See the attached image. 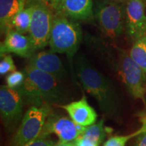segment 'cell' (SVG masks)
<instances>
[{
  "instance_id": "6da1fadb",
  "label": "cell",
  "mask_w": 146,
  "mask_h": 146,
  "mask_svg": "<svg viewBox=\"0 0 146 146\" xmlns=\"http://www.w3.org/2000/svg\"><path fill=\"white\" fill-rule=\"evenodd\" d=\"M25 81L16 89L24 102L31 106L60 104L65 102V95L60 80L52 74L27 64L24 68Z\"/></svg>"
},
{
  "instance_id": "7a4b0ae2",
  "label": "cell",
  "mask_w": 146,
  "mask_h": 146,
  "mask_svg": "<svg viewBox=\"0 0 146 146\" xmlns=\"http://www.w3.org/2000/svg\"><path fill=\"white\" fill-rule=\"evenodd\" d=\"M75 70L83 88L96 99L101 110L109 117L117 116L120 104L112 83L83 55L76 58Z\"/></svg>"
},
{
  "instance_id": "3957f363",
  "label": "cell",
  "mask_w": 146,
  "mask_h": 146,
  "mask_svg": "<svg viewBox=\"0 0 146 146\" xmlns=\"http://www.w3.org/2000/svg\"><path fill=\"white\" fill-rule=\"evenodd\" d=\"M81 39V29L78 24L61 14L54 16L49 41L52 52L72 58L77 52Z\"/></svg>"
},
{
  "instance_id": "277c9868",
  "label": "cell",
  "mask_w": 146,
  "mask_h": 146,
  "mask_svg": "<svg viewBox=\"0 0 146 146\" xmlns=\"http://www.w3.org/2000/svg\"><path fill=\"white\" fill-rule=\"evenodd\" d=\"M52 113L50 106L31 107L25 113L10 146H24L39 137Z\"/></svg>"
},
{
  "instance_id": "5b68a950",
  "label": "cell",
  "mask_w": 146,
  "mask_h": 146,
  "mask_svg": "<svg viewBox=\"0 0 146 146\" xmlns=\"http://www.w3.org/2000/svg\"><path fill=\"white\" fill-rule=\"evenodd\" d=\"M125 3L102 1L98 5L96 18L102 34L107 39H116L125 31Z\"/></svg>"
},
{
  "instance_id": "8992f818",
  "label": "cell",
  "mask_w": 146,
  "mask_h": 146,
  "mask_svg": "<svg viewBox=\"0 0 146 146\" xmlns=\"http://www.w3.org/2000/svg\"><path fill=\"white\" fill-rule=\"evenodd\" d=\"M118 70L122 81L131 96L145 104L146 76L129 53L118 51Z\"/></svg>"
},
{
  "instance_id": "52a82bcc",
  "label": "cell",
  "mask_w": 146,
  "mask_h": 146,
  "mask_svg": "<svg viewBox=\"0 0 146 146\" xmlns=\"http://www.w3.org/2000/svg\"><path fill=\"white\" fill-rule=\"evenodd\" d=\"M31 5L32 18L29 36L36 51L49 45L54 16L48 5L43 1H37Z\"/></svg>"
},
{
  "instance_id": "ba28073f",
  "label": "cell",
  "mask_w": 146,
  "mask_h": 146,
  "mask_svg": "<svg viewBox=\"0 0 146 146\" xmlns=\"http://www.w3.org/2000/svg\"><path fill=\"white\" fill-rule=\"evenodd\" d=\"M24 100L17 89L7 85L0 87V114L2 123L7 131L16 129L23 117Z\"/></svg>"
},
{
  "instance_id": "9c48e42d",
  "label": "cell",
  "mask_w": 146,
  "mask_h": 146,
  "mask_svg": "<svg viewBox=\"0 0 146 146\" xmlns=\"http://www.w3.org/2000/svg\"><path fill=\"white\" fill-rule=\"evenodd\" d=\"M85 127L76 124L70 117L51 114L45 122L39 137H49L56 135L59 141L72 142L80 136Z\"/></svg>"
},
{
  "instance_id": "30bf717a",
  "label": "cell",
  "mask_w": 146,
  "mask_h": 146,
  "mask_svg": "<svg viewBox=\"0 0 146 146\" xmlns=\"http://www.w3.org/2000/svg\"><path fill=\"white\" fill-rule=\"evenodd\" d=\"M125 31L133 42L146 35V14L143 0H128L125 3Z\"/></svg>"
},
{
  "instance_id": "8fae6325",
  "label": "cell",
  "mask_w": 146,
  "mask_h": 146,
  "mask_svg": "<svg viewBox=\"0 0 146 146\" xmlns=\"http://www.w3.org/2000/svg\"><path fill=\"white\" fill-rule=\"evenodd\" d=\"M35 50L30 36L25 35L14 29L9 31L0 45L1 56L13 53L23 58H29Z\"/></svg>"
},
{
  "instance_id": "7c38bea8",
  "label": "cell",
  "mask_w": 146,
  "mask_h": 146,
  "mask_svg": "<svg viewBox=\"0 0 146 146\" xmlns=\"http://www.w3.org/2000/svg\"><path fill=\"white\" fill-rule=\"evenodd\" d=\"M56 54L52 51L33 54L29 58L28 64L52 74L60 81L62 80L66 75V71L60 58Z\"/></svg>"
},
{
  "instance_id": "4fadbf2b",
  "label": "cell",
  "mask_w": 146,
  "mask_h": 146,
  "mask_svg": "<svg viewBox=\"0 0 146 146\" xmlns=\"http://www.w3.org/2000/svg\"><path fill=\"white\" fill-rule=\"evenodd\" d=\"M60 107L65 110L76 124L85 127L94 124L98 118L96 110L89 104L85 96L78 101L60 105Z\"/></svg>"
},
{
  "instance_id": "5bb4252c",
  "label": "cell",
  "mask_w": 146,
  "mask_h": 146,
  "mask_svg": "<svg viewBox=\"0 0 146 146\" xmlns=\"http://www.w3.org/2000/svg\"><path fill=\"white\" fill-rule=\"evenodd\" d=\"M56 11L75 20H88L94 15L93 0H61Z\"/></svg>"
},
{
  "instance_id": "9a60e30c",
  "label": "cell",
  "mask_w": 146,
  "mask_h": 146,
  "mask_svg": "<svg viewBox=\"0 0 146 146\" xmlns=\"http://www.w3.org/2000/svg\"><path fill=\"white\" fill-rule=\"evenodd\" d=\"M27 0H0L1 33L6 34L12 30L11 23L14 16L26 6Z\"/></svg>"
},
{
  "instance_id": "2e32d148",
  "label": "cell",
  "mask_w": 146,
  "mask_h": 146,
  "mask_svg": "<svg viewBox=\"0 0 146 146\" xmlns=\"http://www.w3.org/2000/svg\"><path fill=\"white\" fill-rule=\"evenodd\" d=\"M32 5L25 7L14 16L11 23L12 29L22 34L29 33L32 18Z\"/></svg>"
},
{
  "instance_id": "e0dca14e",
  "label": "cell",
  "mask_w": 146,
  "mask_h": 146,
  "mask_svg": "<svg viewBox=\"0 0 146 146\" xmlns=\"http://www.w3.org/2000/svg\"><path fill=\"white\" fill-rule=\"evenodd\" d=\"M129 54L141 68L146 76V40L145 36L134 42Z\"/></svg>"
},
{
  "instance_id": "ac0fdd59",
  "label": "cell",
  "mask_w": 146,
  "mask_h": 146,
  "mask_svg": "<svg viewBox=\"0 0 146 146\" xmlns=\"http://www.w3.org/2000/svg\"><path fill=\"white\" fill-rule=\"evenodd\" d=\"M106 135V131L104 126V120L102 119L98 123H95L89 127H85V131L81 135L90 139L100 145L104 139Z\"/></svg>"
},
{
  "instance_id": "d6986e66",
  "label": "cell",
  "mask_w": 146,
  "mask_h": 146,
  "mask_svg": "<svg viewBox=\"0 0 146 146\" xmlns=\"http://www.w3.org/2000/svg\"><path fill=\"white\" fill-rule=\"evenodd\" d=\"M142 131V128L141 127L136 132L132 133V134L127 135H117L111 137L106 141L105 142L103 146H125L127 142L130 139L133 137L138 136Z\"/></svg>"
},
{
  "instance_id": "ffe728a7",
  "label": "cell",
  "mask_w": 146,
  "mask_h": 146,
  "mask_svg": "<svg viewBox=\"0 0 146 146\" xmlns=\"http://www.w3.org/2000/svg\"><path fill=\"white\" fill-rule=\"evenodd\" d=\"M25 76L23 71V72L18 70L14 71L6 76V78H5L6 85L10 88L18 89L23 83L25 81Z\"/></svg>"
},
{
  "instance_id": "44dd1931",
  "label": "cell",
  "mask_w": 146,
  "mask_h": 146,
  "mask_svg": "<svg viewBox=\"0 0 146 146\" xmlns=\"http://www.w3.org/2000/svg\"><path fill=\"white\" fill-rule=\"evenodd\" d=\"M0 62V74L4 75L9 72H12L16 70V67L14 62L13 58L9 54H5Z\"/></svg>"
},
{
  "instance_id": "7402d4cb",
  "label": "cell",
  "mask_w": 146,
  "mask_h": 146,
  "mask_svg": "<svg viewBox=\"0 0 146 146\" xmlns=\"http://www.w3.org/2000/svg\"><path fill=\"white\" fill-rule=\"evenodd\" d=\"M140 120L142 123V131L137 136L135 146H146V113L141 114Z\"/></svg>"
},
{
  "instance_id": "603a6c76",
  "label": "cell",
  "mask_w": 146,
  "mask_h": 146,
  "mask_svg": "<svg viewBox=\"0 0 146 146\" xmlns=\"http://www.w3.org/2000/svg\"><path fill=\"white\" fill-rule=\"evenodd\" d=\"M55 142L49 139L48 137H39L24 146H55Z\"/></svg>"
},
{
  "instance_id": "cb8c5ba5",
  "label": "cell",
  "mask_w": 146,
  "mask_h": 146,
  "mask_svg": "<svg viewBox=\"0 0 146 146\" xmlns=\"http://www.w3.org/2000/svg\"><path fill=\"white\" fill-rule=\"evenodd\" d=\"M74 143L76 146H99L100 144L97 142L93 141L90 139L85 137L83 135L78 136L77 138L74 140Z\"/></svg>"
},
{
  "instance_id": "d4e9b609",
  "label": "cell",
  "mask_w": 146,
  "mask_h": 146,
  "mask_svg": "<svg viewBox=\"0 0 146 146\" xmlns=\"http://www.w3.org/2000/svg\"><path fill=\"white\" fill-rule=\"evenodd\" d=\"M41 1L46 3L47 5H50V6L54 8L56 10L59 6L61 0H41Z\"/></svg>"
},
{
  "instance_id": "484cf974",
  "label": "cell",
  "mask_w": 146,
  "mask_h": 146,
  "mask_svg": "<svg viewBox=\"0 0 146 146\" xmlns=\"http://www.w3.org/2000/svg\"><path fill=\"white\" fill-rule=\"evenodd\" d=\"M55 146H76L74 142H61L59 141Z\"/></svg>"
},
{
  "instance_id": "4316f807",
  "label": "cell",
  "mask_w": 146,
  "mask_h": 146,
  "mask_svg": "<svg viewBox=\"0 0 146 146\" xmlns=\"http://www.w3.org/2000/svg\"><path fill=\"white\" fill-rule=\"evenodd\" d=\"M103 1H109V2L125 3L128 1V0H103Z\"/></svg>"
},
{
  "instance_id": "83f0119b",
  "label": "cell",
  "mask_w": 146,
  "mask_h": 146,
  "mask_svg": "<svg viewBox=\"0 0 146 146\" xmlns=\"http://www.w3.org/2000/svg\"><path fill=\"white\" fill-rule=\"evenodd\" d=\"M145 40H146V35H145Z\"/></svg>"
},
{
  "instance_id": "f1b7e54d",
  "label": "cell",
  "mask_w": 146,
  "mask_h": 146,
  "mask_svg": "<svg viewBox=\"0 0 146 146\" xmlns=\"http://www.w3.org/2000/svg\"><path fill=\"white\" fill-rule=\"evenodd\" d=\"M143 1H146V0H143Z\"/></svg>"
}]
</instances>
